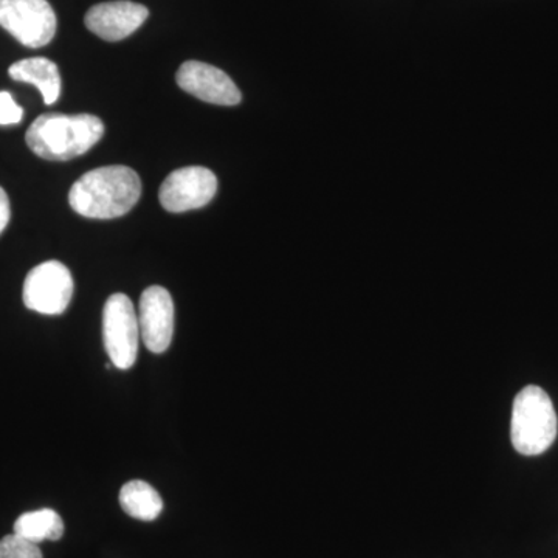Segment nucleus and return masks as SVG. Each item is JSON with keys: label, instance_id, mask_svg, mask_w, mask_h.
Segmentation results:
<instances>
[{"label": "nucleus", "instance_id": "obj_5", "mask_svg": "<svg viewBox=\"0 0 558 558\" xmlns=\"http://www.w3.org/2000/svg\"><path fill=\"white\" fill-rule=\"evenodd\" d=\"M0 27L28 49H40L54 38L57 14L47 0H0Z\"/></svg>", "mask_w": 558, "mask_h": 558}, {"label": "nucleus", "instance_id": "obj_14", "mask_svg": "<svg viewBox=\"0 0 558 558\" xmlns=\"http://www.w3.org/2000/svg\"><path fill=\"white\" fill-rule=\"evenodd\" d=\"M0 558H43L36 543L11 534L0 539Z\"/></svg>", "mask_w": 558, "mask_h": 558}, {"label": "nucleus", "instance_id": "obj_9", "mask_svg": "<svg viewBox=\"0 0 558 558\" xmlns=\"http://www.w3.org/2000/svg\"><path fill=\"white\" fill-rule=\"evenodd\" d=\"M179 87L199 100L218 106H238L241 90L233 80L215 65L201 61H186L175 75Z\"/></svg>", "mask_w": 558, "mask_h": 558}, {"label": "nucleus", "instance_id": "obj_3", "mask_svg": "<svg viewBox=\"0 0 558 558\" xmlns=\"http://www.w3.org/2000/svg\"><path fill=\"white\" fill-rule=\"evenodd\" d=\"M558 418L545 389L529 385L513 400L510 439L524 457L545 453L557 438Z\"/></svg>", "mask_w": 558, "mask_h": 558}, {"label": "nucleus", "instance_id": "obj_16", "mask_svg": "<svg viewBox=\"0 0 558 558\" xmlns=\"http://www.w3.org/2000/svg\"><path fill=\"white\" fill-rule=\"evenodd\" d=\"M10 218V199L9 196H7L5 190L0 186V234L9 227Z\"/></svg>", "mask_w": 558, "mask_h": 558}, {"label": "nucleus", "instance_id": "obj_7", "mask_svg": "<svg viewBox=\"0 0 558 558\" xmlns=\"http://www.w3.org/2000/svg\"><path fill=\"white\" fill-rule=\"evenodd\" d=\"M218 191L215 172L202 167H186L172 171L161 183L159 201L170 213H185L205 207Z\"/></svg>", "mask_w": 558, "mask_h": 558}, {"label": "nucleus", "instance_id": "obj_10", "mask_svg": "<svg viewBox=\"0 0 558 558\" xmlns=\"http://www.w3.org/2000/svg\"><path fill=\"white\" fill-rule=\"evenodd\" d=\"M149 17V10L131 0L98 3L87 11L84 22L98 38L117 43L138 31Z\"/></svg>", "mask_w": 558, "mask_h": 558}, {"label": "nucleus", "instance_id": "obj_1", "mask_svg": "<svg viewBox=\"0 0 558 558\" xmlns=\"http://www.w3.org/2000/svg\"><path fill=\"white\" fill-rule=\"evenodd\" d=\"M142 196V180L128 167H105L81 175L69 193L73 211L89 219L128 215Z\"/></svg>", "mask_w": 558, "mask_h": 558}, {"label": "nucleus", "instance_id": "obj_2", "mask_svg": "<svg viewBox=\"0 0 558 558\" xmlns=\"http://www.w3.org/2000/svg\"><path fill=\"white\" fill-rule=\"evenodd\" d=\"M105 134V124L89 113H44L28 128L25 142L44 160L68 161L94 148Z\"/></svg>", "mask_w": 558, "mask_h": 558}, {"label": "nucleus", "instance_id": "obj_11", "mask_svg": "<svg viewBox=\"0 0 558 558\" xmlns=\"http://www.w3.org/2000/svg\"><path fill=\"white\" fill-rule=\"evenodd\" d=\"M11 80L38 87L47 106L54 105L61 95V73L47 58H28L14 62L9 70Z\"/></svg>", "mask_w": 558, "mask_h": 558}, {"label": "nucleus", "instance_id": "obj_13", "mask_svg": "<svg viewBox=\"0 0 558 558\" xmlns=\"http://www.w3.org/2000/svg\"><path fill=\"white\" fill-rule=\"evenodd\" d=\"M14 534L36 545L47 539L58 542L64 535V521L53 509L35 510V512L24 513L16 520Z\"/></svg>", "mask_w": 558, "mask_h": 558}, {"label": "nucleus", "instance_id": "obj_6", "mask_svg": "<svg viewBox=\"0 0 558 558\" xmlns=\"http://www.w3.org/2000/svg\"><path fill=\"white\" fill-rule=\"evenodd\" d=\"M72 274L60 260H47L31 270L24 282V304L43 315H60L72 301Z\"/></svg>", "mask_w": 558, "mask_h": 558}, {"label": "nucleus", "instance_id": "obj_4", "mask_svg": "<svg viewBox=\"0 0 558 558\" xmlns=\"http://www.w3.org/2000/svg\"><path fill=\"white\" fill-rule=\"evenodd\" d=\"M140 339L134 304L124 293H113L102 310V343L110 363L119 369H131L137 362Z\"/></svg>", "mask_w": 558, "mask_h": 558}, {"label": "nucleus", "instance_id": "obj_12", "mask_svg": "<svg viewBox=\"0 0 558 558\" xmlns=\"http://www.w3.org/2000/svg\"><path fill=\"white\" fill-rule=\"evenodd\" d=\"M120 506L132 519L154 521L163 510V499L150 484L134 480L121 487Z\"/></svg>", "mask_w": 558, "mask_h": 558}, {"label": "nucleus", "instance_id": "obj_8", "mask_svg": "<svg viewBox=\"0 0 558 558\" xmlns=\"http://www.w3.org/2000/svg\"><path fill=\"white\" fill-rule=\"evenodd\" d=\"M140 336L154 354H163L174 336V301L161 286H150L140 296Z\"/></svg>", "mask_w": 558, "mask_h": 558}, {"label": "nucleus", "instance_id": "obj_15", "mask_svg": "<svg viewBox=\"0 0 558 558\" xmlns=\"http://www.w3.org/2000/svg\"><path fill=\"white\" fill-rule=\"evenodd\" d=\"M24 119V109L13 100L9 92H0V124H17Z\"/></svg>", "mask_w": 558, "mask_h": 558}]
</instances>
